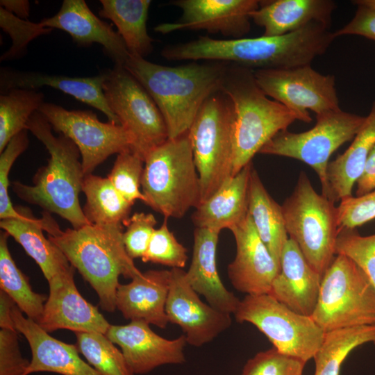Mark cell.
I'll return each mask as SVG.
<instances>
[{"mask_svg":"<svg viewBox=\"0 0 375 375\" xmlns=\"http://www.w3.org/2000/svg\"><path fill=\"white\" fill-rule=\"evenodd\" d=\"M316 124L301 133L287 130L276 133L260 149V153L294 158L306 163L317 173L322 194L328 198L326 169L332 153L353 140L365 117L341 109L316 115Z\"/></svg>","mask_w":375,"mask_h":375,"instance_id":"cell-11","label":"cell"},{"mask_svg":"<svg viewBox=\"0 0 375 375\" xmlns=\"http://www.w3.org/2000/svg\"><path fill=\"white\" fill-rule=\"evenodd\" d=\"M331 0L260 1L251 20L264 28V36L274 37L294 32L312 22L331 27L335 8Z\"/></svg>","mask_w":375,"mask_h":375,"instance_id":"cell-26","label":"cell"},{"mask_svg":"<svg viewBox=\"0 0 375 375\" xmlns=\"http://www.w3.org/2000/svg\"><path fill=\"white\" fill-rule=\"evenodd\" d=\"M170 272L166 314L169 323L182 329L187 344L201 347L231 326V315L203 302L188 283L183 269L173 268Z\"/></svg>","mask_w":375,"mask_h":375,"instance_id":"cell-16","label":"cell"},{"mask_svg":"<svg viewBox=\"0 0 375 375\" xmlns=\"http://www.w3.org/2000/svg\"><path fill=\"white\" fill-rule=\"evenodd\" d=\"M356 184V197L364 195L375 188V146L371 151L362 173Z\"/></svg>","mask_w":375,"mask_h":375,"instance_id":"cell-47","label":"cell"},{"mask_svg":"<svg viewBox=\"0 0 375 375\" xmlns=\"http://www.w3.org/2000/svg\"><path fill=\"white\" fill-rule=\"evenodd\" d=\"M18 333L16 328H1L0 375H24L30 365L22 355Z\"/></svg>","mask_w":375,"mask_h":375,"instance_id":"cell-45","label":"cell"},{"mask_svg":"<svg viewBox=\"0 0 375 375\" xmlns=\"http://www.w3.org/2000/svg\"><path fill=\"white\" fill-rule=\"evenodd\" d=\"M12 317L16 329L25 337L31 349V360L24 375L37 372L101 375L80 357L75 344L52 337L37 322L24 317L16 304L12 308Z\"/></svg>","mask_w":375,"mask_h":375,"instance_id":"cell-20","label":"cell"},{"mask_svg":"<svg viewBox=\"0 0 375 375\" xmlns=\"http://www.w3.org/2000/svg\"><path fill=\"white\" fill-rule=\"evenodd\" d=\"M44 98L42 92L31 89L15 88L1 94L0 153L14 136L26 129L30 117L38 111Z\"/></svg>","mask_w":375,"mask_h":375,"instance_id":"cell-35","label":"cell"},{"mask_svg":"<svg viewBox=\"0 0 375 375\" xmlns=\"http://www.w3.org/2000/svg\"><path fill=\"white\" fill-rule=\"evenodd\" d=\"M231 231L236 245L235 258L228 266L231 283L246 295L269 294L280 265L258 235L249 213Z\"/></svg>","mask_w":375,"mask_h":375,"instance_id":"cell-19","label":"cell"},{"mask_svg":"<svg viewBox=\"0 0 375 375\" xmlns=\"http://www.w3.org/2000/svg\"><path fill=\"white\" fill-rule=\"evenodd\" d=\"M52 130L70 139L78 147L85 175L115 153L131 151L130 135L120 124L101 122L91 110H72L44 102L38 110Z\"/></svg>","mask_w":375,"mask_h":375,"instance_id":"cell-13","label":"cell"},{"mask_svg":"<svg viewBox=\"0 0 375 375\" xmlns=\"http://www.w3.org/2000/svg\"><path fill=\"white\" fill-rule=\"evenodd\" d=\"M107 103L131 136V151L144 162L147 155L169 139L165 119L141 83L123 66L103 72Z\"/></svg>","mask_w":375,"mask_h":375,"instance_id":"cell-10","label":"cell"},{"mask_svg":"<svg viewBox=\"0 0 375 375\" xmlns=\"http://www.w3.org/2000/svg\"><path fill=\"white\" fill-rule=\"evenodd\" d=\"M222 90L234 109L233 176L276 133L301 120L295 112L263 92L251 69L229 63Z\"/></svg>","mask_w":375,"mask_h":375,"instance_id":"cell-5","label":"cell"},{"mask_svg":"<svg viewBox=\"0 0 375 375\" xmlns=\"http://www.w3.org/2000/svg\"><path fill=\"white\" fill-rule=\"evenodd\" d=\"M233 315L238 322L255 326L278 351L305 362L313 358L324 335L311 317L292 310L269 294L246 295Z\"/></svg>","mask_w":375,"mask_h":375,"instance_id":"cell-12","label":"cell"},{"mask_svg":"<svg viewBox=\"0 0 375 375\" xmlns=\"http://www.w3.org/2000/svg\"><path fill=\"white\" fill-rule=\"evenodd\" d=\"M330 28L312 22L294 32L274 37L218 40L208 36L164 47L168 60L219 61L252 70L310 65L324 54L335 37Z\"/></svg>","mask_w":375,"mask_h":375,"instance_id":"cell-1","label":"cell"},{"mask_svg":"<svg viewBox=\"0 0 375 375\" xmlns=\"http://www.w3.org/2000/svg\"><path fill=\"white\" fill-rule=\"evenodd\" d=\"M220 232L196 228L192 256L185 272L190 285L217 310L234 314L240 300L224 285L217 267V246Z\"/></svg>","mask_w":375,"mask_h":375,"instance_id":"cell-24","label":"cell"},{"mask_svg":"<svg viewBox=\"0 0 375 375\" xmlns=\"http://www.w3.org/2000/svg\"><path fill=\"white\" fill-rule=\"evenodd\" d=\"M345 35H356L375 42V8L357 6L352 19L333 32L335 38Z\"/></svg>","mask_w":375,"mask_h":375,"instance_id":"cell-46","label":"cell"},{"mask_svg":"<svg viewBox=\"0 0 375 375\" xmlns=\"http://www.w3.org/2000/svg\"><path fill=\"white\" fill-rule=\"evenodd\" d=\"M101 17L111 20L132 56L145 58L153 49V40L147 28L149 0H101Z\"/></svg>","mask_w":375,"mask_h":375,"instance_id":"cell-31","label":"cell"},{"mask_svg":"<svg viewBox=\"0 0 375 375\" xmlns=\"http://www.w3.org/2000/svg\"><path fill=\"white\" fill-rule=\"evenodd\" d=\"M251 162L231 177L215 194L201 203L192 219L197 228L231 230L249 214V186Z\"/></svg>","mask_w":375,"mask_h":375,"instance_id":"cell-27","label":"cell"},{"mask_svg":"<svg viewBox=\"0 0 375 375\" xmlns=\"http://www.w3.org/2000/svg\"><path fill=\"white\" fill-rule=\"evenodd\" d=\"M0 26L11 38V47L1 56V60L19 58L26 53L28 44L35 38L50 33L53 29L39 23L22 19L0 7Z\"/></svg>","mask_w":375,"mask_h":375,"instance_id":"cell-40","label":"cell"},{"mask_svg":"<svg viewBox=\"0 0 375 375\" xmlns=\"http://www.w3.org/2000/svg\"><path fill=\"white\" fill-rule=\"evenodd\" d=\"M40 22L45 28L67 32L79 46L101 44L115 65L124 66L130 56L117 31L97 17L84 0H64L55 15Z\"/></svg>","mask_w":375,"mask_h":375,"instance_id":"cell-21","label":"cell"},{"mask_svg":"<svg viewBox=\"0 0 375 375\" xmlns=\"http://www.w3.org/2000/svg\"><path fill=\"white\" fill-rule=\"evenodd\" d=\"M144 162L131 150L117 154L107 178L115 188L132 205L135 200L144 203L146 198L140 191Z\"/></svg>","mask_w":375,"mask_h":375,"instance_id":"cell-38","label":"cell"},{"mask_svg":"<svg viewBox=\"0 0 375 375\" xmlns=\"http://www.w3.org/2000/svg\"><path fill=\"white\" fill-rule=\"evenodd\" d=\"M334 203L318 194L301 171L292 193L281 206L289 238L322 276L335 256L340 226Z\"/></svg>","mask_w":375,"mask_h":375,"instance_id":"cell-7","label":"cell"},{"mask_svg":"<svg viewBox=\"0 0 375 375\" xmlns=\"http://www.w3.org/2000/svg\"><path fill=\"white\" fill-rule=\"evenodd\" d=\"M311 317L324 333L375 324V289L349 258L335 255L322 275Z\"/></svg>","mask_w":375,"mask_h":375,"instance_id":"cell-9","label":"cell"},{"mask_svg":"<svg viewBox=\"0 0 375 375\" xmlns=\"http://www.w3.org/2000/svg\"><path fill=\"white\" fill-rule=\"evenodd\" d=\"M28 130L14 136L0 154V219L21 218L23 214L16 210L8 194L9 173L16 160L28 146Z\"/></svg>","mask_w":375,"mask_h":375,"instance_id":"cell-41","label":"cell"},{"mask_svg":"<svg viewBox=\"0 0 375 375\" xmlns=\"http://www.w3.org/2000/svg\"><path fill=\"white\" fill-rule=\"evenodd\" d=\"M75 269L55 276L38 325L47 333L67 329L74 333L106 334L110 326L98 307L83 297L74 281Z\"/></svg>","mask_w":375,"mask_h":375,"instance_id":"cell-17","label":"cell"},{"mask_svg":"<svg viewBox=\"0 0 375 375\" xmlns=\"http://www.w3.org/2000/svg\"><path fill=\"white\" fill-rule=\"evenodd\" d=\"M103 79V72L94 76L75 77L1 67L0 89L3 94L15 88L36 90L43 86L51 87L98 109L108 122L120 124L106 100L102 88Z\"/></svg>","mask_w":375,"mask_h":375,"instance_id":"cell-25","label":"cell"},{"mask_svg":"<svg viewBox=\"0 0 375 375\" xmlns=\"http://www.w3.org/2000/svg\"><path fill=\"white\" fill-rule=\"evenodd\" d=\"M233 124L232 101L219 90L205 101L188 131L200 179V203L232 177Z\"/></svg>","mask_w":375,"mask_h":375,"instance_id":"cell-8","label":"cell"},{"mask_svg":"<svg viewBox=\"0 0 375 375\" xmlns=\"http://www.w3.org/2000/svg\"><path fill=\"white\" fill-rule=\"evenodd\" d=\"M368 343L375 345V324L325 332L313 356L314 375H340L342 364L349 354L358 347Z\"/></svg>","mask_w":375,"mask_h":375,"instance_id":"cell-33","label":"cell"},{"mask_svg":"<svg viewBox=\"0 0 375 375\" xmlns=\"http://www.w3.org/2000/svg\"><path fill=\"white\" fill-rule=\"evenodd\" d=\"M0 5L16 17L28 20L31 9L28 0H1Z\"/></svg>","mask_w":375,"mask_h":375,"instance_id":"cell-49","label":"cell"},{"mask_svg":"<svg viewBox=\"0 0 375 375\" xmlns=\"http://www.w3.org/2000/svg\"><path fill=\"white\" fill-rule=\"evenodd\" d=\"M123 232L122 225L93 224L62 231L56 223L48 233V238L94 290L101 308L110 312L117 309L119 276L132 279L142 274L125 249Z\"/></svg>","mask_w":375,"mask_h":375,"instance_id":"cell-4","label":"cell"},{"mask_svg":"<svg viewBox=\"0 0 375 375\" xmlns=\"http://www.w3.org/2000/svg\"><path fill=\"white\" fill-rule=\"evenodd\" d=\"M228 66L219 61L167 66L132 55L124 65L154 100L169 139L188 133L205 101L222 90Z\"/></svg>","mask_w":375,"mask_h":375,"instance_id":"cell-2","label":"cell"},{"mask_svg":"<svg viewBox=\"0 0 375 375\" xmlns=\"http://www.w3.org/2000/svg\"><path fill=\"white\" fill-rule=\"evenodd\" d=\"M157 221L151 213L135 212L124 222L126 229L123 232L125 249L133 260L145 253L154 232Z\"/></svg>","mask_w":375,"mask_h":375,"instance_id":"cell-43","label":"cell"},{"mask_svg":"<svg viewBox=\"0 0 375 375\" xmlns=\"http://www.w3.org/2000/svg\"><path fill=\"white\" fill-rule=\"evenodd\" d=\"M335 252L352 260L375 289V234L363 236L356 228H339Z\"/></svg>","mask_w":375,"mask_h":375,"instance_id":"cell-37","label":"cell"},{"mask_svg":"<svg viewBox=\"0 0 375 375\" xmlns=\"http://www.w3.org/2000/svg\"><path fill=\"white\" fill-rule=\"evenodd\" d=\"M374 146L375 101L349 148L328 164V199L335 203L352 197L353 188Z\"/></svg>","mask_w":375,"mask_h":375,"instance_id":"cell-28","label":"cell"},{"mask_svg":"<svg viewBox=\"0 0 375 375\" xmlns=\"http://www.w3.org/2000/svg\"><path fill=\"white\" fill-rule=\"evenodd\" d=\"M322 278L297 244L289 238L281 256L280 272L269 294L292 310L311 317L317 305Z\"/></svg>","mask_w":375,"mask_h":375,"instance_id":"cell-22","label":"cell"},{"mask_svg":"<svg viewBox=\"0 0 375 375\" xmlns=\"http://www.w3.org/2000/svg\"><path fill=\"white\" fill-rule=\"evenodd\" d=\"M6 232L0 234V288L26 317L38 322L47 297L34 292L28 278L17 267L10 254Z\"/></svg>","mask_w":375,"mask_h":375,"instance_id":"cell-34","label":"cell"},{"mask_svg":"<svg viewBox=\"0 0 375 375\" xmlns=\"http://www.w3.org/2000/svg\"><path fill=\"white\" fill-rule=\"evenodd\" d=\"M145 204L169 217L181 218L201 201L200 179L188 133L152 150L141 181Z\"/></svg>","mask_w":375,"mask_h":375,"instance_id":"cell-6","label":"cell"},{"mask_svg":"<svg viewBox=\"0 0 375 375\" xmlns=\"http://www.w3.org/2000/svg\"><path fill=\"white\" fill-rule=\"evenodd\" d=\"M340 202V228H356L375 219V188L364 195L352 196Z\"/></svg>","mask_w":375,"mask_h":375,"instance_id":"cell-44","label":"cell"},{"mask_svg":"<svg viewBox=\"0 0 375 375\" xmlns=\"http://www.w3.org/2000/svg\"><path fill=\"white\" fill-rule=\"evenodd\" d=\"M18 210L22 212V217L1 219L0 227L23 247L49 282L72 265L60 248L44 236V217L37 219L24 208Z\"/></svg>","mask_w":375,"mask_h":375,"instance_id":"cell-29","label":"cell"},{"mask_svg":"<svg viewBox=\"0 0 375 375\" xmlns=\"http://www.w3.org/2000/svg\"><path fill=\"white\" fill-rule=\"evenodd\" d=\"M15 304L7 294L0 290V328H15L12 317V308Z\"/></svg>","mask_w":375,"mask_h":375,"instance_id":"cell-48","label":"cell"},{"mask_svg":"<svg viewBox=\"0 0 375 375\" xmlns=\"http://www.w3.org/2000/svg\"><path fill=\"white\" fill-rule=\"evenodd\" d=\"M258 0H174L181 17L158 24L154 31L167 34L180 30H204L231 39L244 38L251 30V15L259 7Z\"/></svg>","mask_w":375,"mask_h":375,"instance_id":"cell-15","label":"cell"},{"mask_svg":"<svg viewBox=\"0 0 375 375\" xmlns=\"http://www.w3.org/2000/svg\"><path fill=\"white\" fill-rule=\"evenodd\" d=\"M83 192L85 195L83 211L90 224L122 225L129 218L132 204L115 188L107 177L92 174L85 175Z\"/></svg>","mask_w":375,"mask_h":375,"instance_id":"cell-32","label":"cell"},{"mask_svg":"<svg viewBox=\"0 0 375 375\" xmlns=\"http://www.w3.org/2000/svg\"><path fill=\"white\" fill-rule=\"evenodd\" d=\"M75 345L87 362L101 375H135L124 355L106 334L74 333Z\"/></svg>","mask_w":375,"mask_h":375,"instance_id":"cell-36","label":"cell"},{"mask_svg":"<svg viewBox=\"0 0 375 375\" xmlns=\"http://www.w3.org/2000/svg\"><path fill=\"white\" fill-rule=\"evenodd\" d=\"M187 253V249L168 228L165 218L161 226L154 231L141 259L144 262L160 264L172 269H183L188 259Z\"/></svg>","mask_w":375,"mask_h":375,"instance_id":"cell-39","label":"cell"},{"mask_svg":"<svg viewBox=\"0 0 375 375\" xmlns=\"http://www.w3.org/2000/svg\"><path fill=\"white\" fill-rule=\"evenodd\" d=\"M356 6H364L375 8V0H355L352 1Z\"/></svg>","mask_w":375,"mask_h":375,"instance_id":"cell-50","label":"cell"},{"mask_svg":"<svg viewBox=\"0 0 375 375\" xmlns=\"http://www.w3.org/2000/svg\"><path fill=\"white\" fill-rule=\"evenodd\" d=\"M248 210L258 235L280 265L283 247L289 239L282 208L268 193L253 166L249 178Z\"/></svg>","mask_w":375,"mask_h":375,"instance_id":"cell-30","label":"cell"},{"mask_svg":"<svg viewBox=\"0 0 375 375\" xmlns=\"http://www.w3.org/2000/svg\"><path fill=\"white\" fill-rule=\"evenodd\" d=\"M253 74L267 97L295 112L301 122H312L308 110L319 115L340 109L335 76L322 74L310 65L256 69Z\"/></svg>","mask_w":375,"mask_h":375,"instance_id":"cell-14","label":"cell"},{"mask_svg":"<svg viewBox=\"0 0 375 375\" xmlns=\"http://www.w3.org/2000/svg\"><path fill=\"white\" fill-rule=\"evenodd\" d=\"M170 278V270H148L128 283L119 284L117 308L126 319L165 328L169 323L165 307Z\"/></svg>","mask_w":375,"mask_h":375,"instance_id":"cell-23","label":"cell"},{"mask_svg":"<svg viewBox=\"0 0 375 375\" xmlns=\"http://www.w3.org/2000/svg\"><path fill=\"white\" fill-rule=\"evenodd\" d=\"M106 335L121 348L134 374H144L162 365L185 362L187 342L183 334L169 340L156 334L146 322L131 321L125 325L110 324Z\"/></svg>","mask_w":375,"mask_h":375,"instance_id":"cell-18","label":"cell"},{"mask_svg":"<svg viewBox=\"0 0 375 375\" xmlns=\"http://www.w3.org/2000/svg\"><path fill=\"white\" fill-rule=\"evenodd\" d=\"M306 363L273 347L249 359L242 375H302Z\"/></svg>","mask_w":375,"mask_h":375,"instance_id":"cell-42","label":"cell"},{"mask_svg":"<svg viewBox=\"0 0 375 375\" xmlns=\"http://www.w3.org/2000/svg\"><path fill=\"white\" fill-rule=\"evenodd\" d=\"M26 129L44 145L50 158L47 165L35 174L33 185L13 181L12 191L22 200L59 215L73 228L90 224L78 199L85 175L77 146L62 134L56 137L50 124L39 111L31 115Z\"/></svg>","mask_w":375,"mask_h":375,"instance_id":"cell-3","label":"cell"}]
</instances>
